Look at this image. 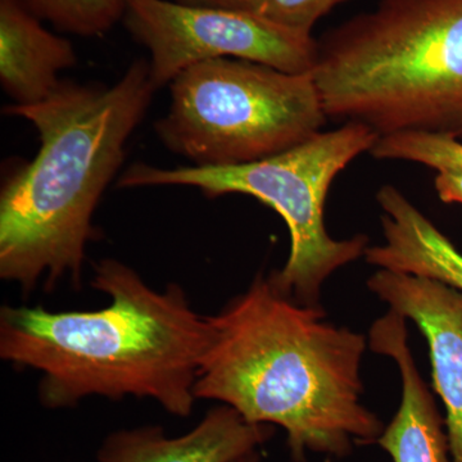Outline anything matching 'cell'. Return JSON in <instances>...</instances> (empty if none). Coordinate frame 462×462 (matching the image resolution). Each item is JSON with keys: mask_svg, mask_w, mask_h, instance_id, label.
<instances>
[{"mask_svg": "<svg viewBox=\"0 0 462 462\" xmlns=\"http://www.w3.org/2000/svg\"><path fill=\"white\" fill-rule=\"evenodd\" d=\"M41 20L60 32L100 36L124 20L126 0H23Z\"/></svg>", "mask_w": 462, "mask_h": 462, "instance_id": "obj_13", "label": "cell"}, {"mask_svg": "<svg viewBox=\"0 0 462 462\" xmlns=\"http://www.w3.org/2000/svg\"><path fill=\"white\" fill-rule=\"evenodd\" d=\"M384 243L367 247L365 260L389 270L443 282L462 293V254L420 209L391 184L376 194Z\"/></svg>", "mask_w": 462, "mask_h": 462, "instance_id": "obj_12", "label": "cell"}, {"mask_svg": "<svg viewBox=\"0 0 462 462\" xmlns=\"http://www.w3.org/2000/svg\"><path fill=\"white\" fill-rule=\"evenodd\" d=\"M91 285L109 303L91 311L53 312L42 306L0 310V357L42 374L39 397L50 409L84 398H151L187 418L211 342V321L171 284L149 287L115 258L94 267Z\"/></svg>", "mask_w": 462, "mask_h": 462, "instance_id": "obj_2", "label": "cell"}, {"mask_svg": "<svg viewBox=\"0 0 462 462\" xmlns=\"http://www.w3.org/2000/svg\"><path fill=\"white\" fill-rule=\"evenodd\" d=\"M260 449L258 451L251 452V454H247L243 456V457L238 458V460L233 462H260Z\"/></svg>", "mask_w": 462, "mask_h": 462, "instance_id": "obj_18", "label": "cell"}, {"mask_svg": "<svg viewBox=\"0 0 462 462\" xmlns=\"http://www.w3.org/2000/svg\"><path fill=\"white\" fill-rule=\"evenodd\" d=\"M346 0H252L251 11L273 23L311 33L324 14Z\"/></svg>", "mask_w": 462, "mask_h": 462, "instance_id": "obj_15", "label": "cell"}, {"mask_svg": "<svg viewBox=\"0 0 462 462\" xmlns=\"http://www.w3.org/2000/svg\"><path fill=\"white\" fill-rule=\"evenodd\" d=\"M367 287L418 325L430 346L433 388L446 410L451 462H462V293L421 276L379 269Z\"/></svg>", "mask_w": 462, "mask_h": 462, "instance_id": "obj_8", "label": "cell"}, {"mask_svg": "<svg viewBox=\"0 0 462 462\" xmlns=\"http://www.w3.org/2000/svg\"><path fill=\"white\" fill-rule=\"evenodd\" d=\"M160 141L200 167L247 165L302 144L327 124L312 74L217 58L189 67L170 84Z\"/></svg>", "mask_w": 462, "mask_h": 462, "instance_id": "obj_6", "label": "cell"}, {"mask_svg": "<svg viewBox=\"0 0 462 462\" xmlns=\"http://www.w3.org/2000/svg\"><path fill=\"white\" fill-rule=\"evenodd\" d=\"M406 320L389 310L374 321L369 333L370 349L392 358L402 379L400 407L376 445L393 462H451L445 419L413 360Z\"/></svg>", "mask_w": 462, "mask_h": 462, "instance_id": "obj_9", "label": "cell"}, {"mask_svg": "<svg viewBox=\"0 0 462 462\" xmlns=\"http://www.w3.org/2000/svg\"><path fill=\"white\" fill-rule=\"evenodd\" d=\"M124 23L149 51L156 89L185 69L238 58L288 74H312L318 41L245 9L194 7L173 0H126Z\"/></svg>", "mask_w": 462, "mask_h": 462, "instance_id": "obj_7", "label": "cell"}, {"mask_svg": "<svg viewBox=\"0 0 462 462\" xmlns=\"http://www.w3.org/2000/svg\"><path fill=\"white\" fill-rule=\"evenodd\" d=\"M434 187L438 197L445 203L462 205V170L437 171Z\"/></svg>", "mask_w": 462, "mask_h": 462, "instance_id": "obj_16", "label": "cell"}, {"mask_svg": "<svg viewBox=\"0 0 462 462\" xmlns=\"http://www.w3.org/2000/svg\"><path fill=\"white\" fill-rule=\"evenodd\" d=\"M328 118L462 143V0H380L318 41Z\"/></svg>", "mask_w": 462, "mask_h": 462, "instance_id": "obj_4", "label": "cell"}, {"mask_svg": "<svg viewBox=\"0 0 462 462\" xmlns=\"http://www.w3.org/2000/svg\"><path fill=\"white\" fill-rule=\"evenodd\" d=\"M156 91L148 60H136L109 87L62 81L38 105L5 108L35 127L41 148L0 191V278L23 293L42 278L79 285L94 212Z\"/></svg>", "mask_w": 462, "mask_h": 462, "instance_id": "obj_3", "label": "cell"}, {"mask_svg": "<svg viewBox=\"0 0 462 462\" xmlns=\"http://www.w3.org/2000/svg\"><path fill=\"white\" fill-rule=\"evenodd\" d=\"M378 139L366 125L348 121L247 165L160 169L134 163L120 176L117 187H191L208 199L245 194L272 207L287 224L291 254L284 267L269 276L270 282L300 305L320 306L322 284L331 273L364 256L369 247V238L363 234L346 240L331 238L324 223L328 191L336 176L356 157L370 153Z\"/></svg>", "mask_w": 462, "mask_h": 462, "instance_id": "obj_5", "label": "cell"}, {"mask_svg": "<svg viewBox=\"0 0 462 462\" xmlns=\"http://www.w3.org/2000/svg\"><path fill=\"white\" fill-rule=\"evenodd\" d=\"M173 2L185 5H194V7L245 9V11H251L252 0H173Z\"/></svg>", "mask_w": 462, "mask_h": 462, "instance_id": "obj_17", "label": "cell"}, {"mask_svg": "<svg viewBox=\"0 0 462 462\" xmlns=\"http://www.w3.org/2000/svg\"><path fill=\"white\" fill-rule=\"evenodd\" d=\"M378 160H400L430 169L462 170V143L443 135L400 133L382 136L370 151Z\"/></svg>", "mask_w": 462, "mask_h": 462, "instance_id": "obj_14", "label": "cell"}, {"mask_svg": "<svg viewBox=\"0 0 462 462\" xmlns=\"http://www.w3.org/2000/svg\"><path fill=\"white\" fill-rule=\"evenodd\" d=\"M325 318L321 306L300 305L258 273L209 316L197 400L282 428L293 462L309 454L345 458L355 446L376 445L385 425L363 402L366 338Z\"/></svg>", "mask_w": 462, "mask_h": 462, "instance_id": "obj_1", "label": "cell"}, {"mask_svg": "<svg viewBox=\"0 0 462 462\" xmlns=\"http://www.w3.org/2000/svg\"><path fill=\"white\" fill-rule=\"evenodd\" d=\"M273 433V425L252 424L220 404L181 437L167 438L160 427L115 431L97 457L98 462H233L258 451Z\"/></svg>", "mask_w": 462, "mask_h": 462, "instance_id": "obj_10", "label": "cell"}, {"mask_svg": "<svg viewBox=\"0 0 462 462\" xmlns=\"http://www.w3.org/2000/svg\"><path fill=\"white\" fill-rule=\"evenodd\" d=\"M78 63L71 42L51 32L23 0H0V84L14 106L38 105Z\"/></svg>", "mask_w": 462, "mask_h": 462, "instance_id": "obj_11", "label": "cell"}]
</instances>
